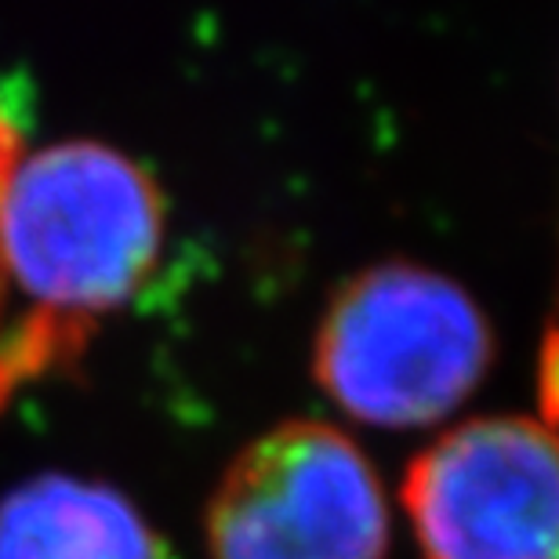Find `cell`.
Returning a JSON list of instances; mask_svg holds the SVG:
<instances>
[{
  "instance_id": "cell-1",
  "label": "cell",
  "mask_w": 559,
  "mask_h": 559,
  "mask_svg": "<svg viewBox=\"0 0 559 559\" xmlns=\"http://www.w3.org/2000/svg\"><path fill=\"white\" fill-rule=\"evenodd\" d=\"M164 243V197L124 153L95 142L19 156L0 207V254L19 306L76 349L124 306Z\"/></svg>"
},
{
  "instance_id": "cell-2",
  "label": "cell",
  "mask_w": 559,
  "mask_h": 559,
  "mask_svg": "<svg viewBox=\"0 0 559 559\" xmlns=\"http://www.w3.org/2000/svg\"><path fill=\"white\" fill-rule=\"evenodd\" d=\"M495 360L490 323L451 276L411 262L356 273L323 309L312 367L331 404L378 429L457 411Z\"/></svg>"
},
{
  "instance_id": "cell-3",
  "label": "cell",
  "mask_w": 559,
  "mask_h": 559,
  "mask_svg": "<svg viewBox=\"0 0 559 559\" xmlns=\"http://www.w3.org/2000/svg\"><path fill=\"white\" fill-rule=\"evenodd\" d=\"M211 559H385L389 501L374 465L328 421L254 436L207 501Z\"/></svg>"
},
{
  "instance_id": "cell-4",
  "label": "cell",
  "mask_w": 559,
  "mask_h": 559,
  "mask_svg": "<svg viewBox=\"0 0 559 559\" xmlns=\"http://www.w3.org/2000/svg\"><path fill=\"white\" fill-rule=\"evenodd\" d=\"M404 509L421 559H559V429L495 415L411 462Z\"/></svg>"
},
{
  "instance_id": "cell-5",
  "label": "cell",
  "mask_w": 559,
  "mask_h": 559,
  "mask_svg": "<svg viewBox=\"0 0 559 559\" xmlns=\"http://www.w3.org/2000/svg\"><path fill=\"white\" fill-rule=\"evenodd\" d=\"M0 559H164L142 512L117 490L40 476L0 501Z\"/></svg>"
},
{
  "instance_id": "cell-6",
  "label": "cell",
  "mask_w": 559,
  "mask_h": 559,
  "mask_svg": "<svg viewBox=\"0 0 559 559\" xmlns=\"http://www.w3.org/2000/svg\"><path fill=\"white\" fill-rule=\"evenodd\" d=\"M19 135L11 128V120L0 109V207H4L8 178L19 164ZM76 345L62 338L59 331L48 328L44 320L29 317L19 306L15 290L4 270V254H0V404L15 393L22 382H29L33 374L48 371L62 353H73Z\"/></svg>"
},
{
  "instance_id": "cell-7",
  "label": "cell",
  "mask_w": 559,
  "mask_h": 559,
  "mask_svg": "<svg viewBox=\"0 0 559 559\" xmlns=\"http://www.w3.org/2000/svg\"><path fill=\"white\" fill-rule=\"evenodd\" d=\"M542 407L545 421L559 429V334H552L542 356Z\"/></svg>"
}]
</instances>
